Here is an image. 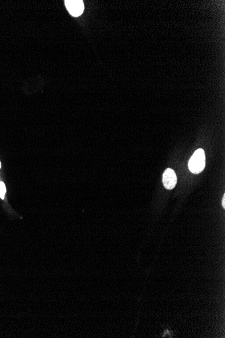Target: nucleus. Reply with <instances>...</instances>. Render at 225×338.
Segmentation results:
<instances>
[{
	"label": "nucleus",
	"instance_id": "obj_1",
	"mask_svg": "<svg viewBox=\"0 0 225 338\" xmlns=\"http://www.w3.org/2000/svg\"><path fill=\"white\" fill-rule=\"evenodd\" d=\"M205 166L206 157L204 151L202 149H199L195 151L189 161V170L193 174H197L204 170Z\"/></svg>",
	"mask_w": 225,
	"mask_h": 338
},
{
	"label": "nucleus",
	"instance_id": "obj_2",
	"mask_svg": "<svg viewBox=\"0 0 225 338\" xmlns=\"http://www.w3.org/2000/svg\"><path fill=\"white\" fill-rule=\"evenodd\" d=\"M64 2L67 11L72 16L78 17L83 13L84 5L82 0H66Z\"/></svg>",
	"mask_w": 225,
	"mask_h": 338
},
{
	"label": "nucleus",
	"instance_id": "obj_3",
	"mask_svg": "<svg viewBox=\"0 0 225 338\" xmlns=\"http://www.w3.org/2000/svg\"><path fill=\"white\" fill-rule=\"evenodd\" d=\"M163 182L164 187L168 190L174 188L177 183V178L175 172L171 168H167L163 173Z\"/></svg>",
	"mask_w": 225,
	"mask_h": 338
},
{
	"label": "nucleus",
	"instance_id": "obj_4",
	"mask_svg": "<svg viewBox=\"0 0 225 338\" xmlns=\"http://www.w3.org/2000/svg\"><path fill=\"white\" fill-rule=\"evenodd\" d=\"M6 186L3 182H0V197L2 199L4 198V195L6 193Z\"/></svg>",
	"mask_w": 225,
	"mask_h": 338
},
{
	"label": "nucleus",
	"instance_id": "obj_5",
	"mask_svg": "<svg viewBox=\"0 0 225 338\" xmlns=\"http://www.w3.org/2000/svg\"><path fill=\"white\" fill-rule=\"evenodd\" d=\"M222 205H223V208H225V194H224V196H223V197Z\"/></svg>",
	"mask_w": 225,
	"mask_h": 338
},
{
	"label": "nucleus",
	"instance_id": "obj_6",
	"mask_svg": "<svg viewBox=\"0 0 225 338\" xmlns=\"http://www.w3.org/2000/svg\"><path fill=\"white\" fill-rule=\"evenodd\" d=\"M0 168H1V163H0Z\"/></svg>",
	"mask_w": 225,
	"mask_h": 338
}]
</instances>
